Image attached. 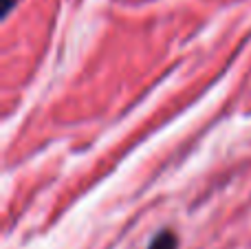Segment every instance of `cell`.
I'll return each instance as SVG.
<instances>
[{"instance_id":"obj_1","label":"cell","mask_w":251,"mask_h":249,"mask_svg":"<svg viewBox=\"0 0 251 249\" xmlns=\"http://www.w3.org/2000/svg\"><path fill=\"white\" fill-rule=\"evenodd\" d=\"M148 249H176V236L172 232H161Z\"/></svg>"}]
</instances>
